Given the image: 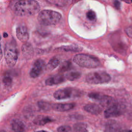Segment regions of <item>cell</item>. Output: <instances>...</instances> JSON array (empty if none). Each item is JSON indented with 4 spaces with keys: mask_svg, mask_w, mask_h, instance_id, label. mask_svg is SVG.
<instances>
[{
    "mask_svg": "<svg viewBox=\"0 0 132 132\" xmlns=\"http://www.w3.org/2000/svg\"><path fill=\"white\" fill-rule=\"evenodd\" d=\"M73 61L79 66L86 68H95L101 65L97 57L85 54L76 55L73 58Z\"/></svg>",
    "mask_w": 132,
    "mask_h": 132,
    "instance_id": "3957f363",
    "label": "cell"
},
{
    "mask_svg": "<svg viewBox=\"0 0 132 132\" xmlns=\"http://www.w3.org/2000/svg\"><path fill=\"white\" fill-rule=\"evenodd\" d=\"M11 126L12 130L15 132H23L25 130V125L24 123L18 120H13Z\"/></svg>",
    "mask_w": 132,
    "mask_h": 132,
    "instance_id": "5bb4252c",
    "label": "cell"
},
{
    "mask_svg": "<svg viewBox=\"0 0 132 132\" xmlns=\"http://www.w3.org/2000/svg\"><path fill=\"white\" fill-rule=\"evenodd\" d=\"M3 82L5 85L7 86H9L11 85L12 84V78L8 76H5L3 79Z\"/></svg>",
    "mask_w": 132,
    "mask_h": 132,
    "instance_id": "484cf974",
    "label": "cell"
},
{
    "mask_svg": "<svg viewBox=\"0 0 132 132\" xmlns=\"http://www.w3.org/2000/svg\"><path fill=\"white\" fill-rule=\"evenodd\" d=\"M81 94L79 90L76 89L67 87L60 89L54 93V97L57 100H65L79 96Z\"/></svg>",
    "mask_w": 132,
    "mask_h": 132,
    "instance_id": "8992f818",
    "label": "cell"
},
{
    "mask_svg": "<svg viewBox=\"0 0 132 132\" xmlns=\"http://www.w3.org/2000/svg\"><path fill=\"white\" fill-rule=\"evenodd\" d=\"M64 76L66 79L73 81L78 79L81 76V73L77 71H72L67 73Z\"/></svg>",
    "mask_w": 132,
    "mask_h": 132,
    "instance_id": "d6986e66",
    "label": "cell"
},
{
    "mask_svg": "<svg viewBox=\"0 0 132 132\" xmlns=\"http://www.w3.org/2000/svg\"><path fill=\"white\" fill-rule=\"evenodd\" d=\"M122 1H124V2L128 3V4H130L132 2V0H122Z\"/></svg>",
    "mask_w": 132,
    "mask_h": 132,
    "instance_id": "f1b7e54d",
    "label": "cell"
},
{
    "mask_svg": "<svg viewBox=\"0 0 132 132\" xmlns=\"http://www.w3.org/2000/svg\"><path fill=\"white\" fill-rule=\"evenodd\" d=\"M37 132H46V131H45L44 130H39V131H38Z\"/></svg>",
    "mask_w": 132,
    "mask_h": 132,
    "instance_id": "1f68e13d",
    "label": "cell"
},
{
    "mask_svg": "<svg viewBox=\"0 0 132 132\" xmlns=\"http://www.w3.org/2000/svg\"><path fill=\"white\" fill-rule=\"evenodd\" d=\"M8 36V34H7L6 32H4V33L3 34V37H4V38H7Z\"/></svg>",
    "mask_w": 132,
    "mask_h": 132,
    "instance_id": "4dcf8cb0",
    "label": "cell"
},
{
    "mask_svg": "<svg viewBox=\"0 0 132 132\" xmlns=\"http://www.w3.org/2000/svg\"><path fill=\"white\" fill-rule=\"evenodd\" d=\"M126 33L130 38H132V27H129L126 29Z\"/></svg>",
    "mask_w": 132,
    "mask_h": 132,
    "instance_id": "4316f807",
    "label": "cell"
},
{
    "mask_svg": "<svg viewBox=\"0 0 132 132\" xmlns=\"http://www.w3.org/2000/svg\"><path fill=\"white\" fill-rule=\"evenodd\" d=\"M54 1H56V0H54Z\"/></svg>",
    "mask_w": 132,
    "mask_h": 132,
    "instance_id": "836d02e7",
    "label": "cell"
},
{
    "mask_svg": "<svg viewBox=\"0 0 132 132\" xmlns=\"http://www.w3.org/2000/svg\"><path fill=\"white\" fill-rule=\"evenodd\" d=\"M72 132H88L87 125L82 122L76 123L73 126Z\"/></svg>",
    "mask_w": 132,
    "mask_h": 132,
    "instance_id": "e0dca14e",
    "label": "cell"
},
{
    "mask_svg": "<svg viewBox=\"0 0 132 132\" xmlns=\"http://www.w3.org/2000/svg\"><path fill=\"white\" fill-rule=\"evenodd\" d=\"M16 35L18 39L23 43H26L29 37L27 27L25 26H19L16 29Z\"/></svg>",
    "mask_w": 132,
    "mask_h": 132,
    "instance_id": "9c48e42d",
    "label": "cell"
},
{
    "mask_svg": "<svg viewBox=\"0 0 132 132\" xmlns=\"http://www.w3.org/2000/svg\"><path fill=\"white\" fill-rule=\"evenodd\" d=\"M65 79V76L62 75H56L47 78L45 80V84L48 86L58 85L64 81Z\"/></svg>",
    "mask_w": 132,
    "mask_h": 132,
    "instance_id": "7c38bea8",
    "label": "cell"
},
{
    "mask_svg": "<svg viewBox=\"0 0 132 132\" xmlns=\"http://www.w3.org/2000/svg\"><path fill=\"white\" fill-rule=\"evenodd\" d=\"M18 50L15 41L12 39L6 44L4 56L7 65L10 67L15 65L18 58Z\"/></svg>",
    "mask_w": 132,
    "mask_h": 132,
    "instance_id": "277c9868",
    "label": "cell"
},
{
    "mask_svg": "<svg viewBox=\"0 0 132 132\" xmlns=\"http://www.w3.org/2000/svg\"><path fill=\"white\" fill-rule=\"evenodd\" d=\"M71 127L68 125H62L57 128L58 132H71Z\"/></svg>",
    "mask_w": 132,
    "mask_h": 132,
    "instance_id": "cb8c5ba5",
    "label": "cell"
},
{
    "mask_svg": "<svg viewBox=\"0 0 132 132\" xmlns=\"http://www.w3.org/2000/svg\"><path fill=\"white\" fill-rule=\"evenodd\" d=\"M61 18V15L60 13L52 10H43L40 12L38 16L39 22L45 26L56 25Z\"/></svg>",
    "mask_w": 132,
    "mask_h": 132,
    "instance_id": "7a4b0ae2",
    "label": "cell"
},
{
    "mask_svg": "<svg viewBox=\"0 0 132 132\" xmlns=\"http://www.w3.org/2000/svg\"><path fill=\"white\" fill-rule=\"evenodd\" d=\"M71 67V63L69 61L64 62L60 67L59 71L60 72H64L70 70Z\"/></svg>",
    "mask_w": 132,
    "mask_h": 132,
    "instance_id": "44dd1931",
    "label": "cell"
},
{
    "mask_svg": "<svg viewBox=\"0 0 132 132\" xmlns=\"http://www.w3.org/2000/svg\"><path fill=\"white\" fill-rule=\"evenodd\" d=\"M60 63V60L57 57H53L50 60L46 65V69L48 71H52L58 67Z\"/></svg>",
    "mask_w": 132,
    "mask_h": 132,
    "instance_id": "ac0fdd59",
    "label": "cell"
},
{
    "mask_svg": "<svg viewBox=\"0 0 132 132\" xmlns=\"http://www.w3.org/2000/svg\"><path fill=\"white\" fill-rule=\"evenodd\" d=\"M0 41H1V36H0Z\"/></svg>",
    "mask_w": 132,
    "mask_h": 132,
    "instance_id": "d6a6232c",
    "label": "cell"
},
{
    "mask_svg": "<svg viewBox=\"0 0 132 132\" xmlns=\"http://www.w3.org/2000/svg\"><path fill=\"white\" fill-rule=\"evenodd\" d=\"M22 52L26 59H31L34 55V50L32 45L29 43H24L22 46Z\"/></svg>",
    "mask_w": 132,
    "mask_h": 132,
    "instance_id": "8fae6325",
    "label": "cell"
},
{
    "mask_svg": "<svg viewBox=\"0 0 132 132\" xmlns=\"http://www.w3.org/2000/svg\"><path fill=\"white\" fill-rule=\"evenodd\" d=\"M38 105L39 108L43 110H48L52 109V105L46 102L40 101L38 103Z\"/></svg>",
    "mask_w": 132,
    "mask_h": 132,
    "instance_id": "ffe728a7",
    "label": "cell"
},
{
    "mask_svg": "<svg viewBox=\"0 0 132 132\" xmlns=\"http://www.w3.org/2000/svg\"><path fill=\"white\" fill-rule=\"evenodd\" d=\"M103 95V94H102L101 93L98 92H91L88 94V97L92 100L98 101L100 102L102 98Z\"/></svg>",
    "mask_w": 132,
    "mask_h": 132,
    "instance_id": "603a6c76",
    "label": "cell"
},
{
    "mask_svg": "<svg viewBox=\"0 0 132 132\" xmlns=\"http://www.w3.org/2000/svg\"><path fill=\"white\" fill-rule=\"evenodd\" d=\"M119 132H132V129H130V130H121Z\"/></svg>",
    "mask_w": 132,
    "mask_h": 132,
    "instance_id": "f546056e",
    "label": "cell"
},
{
    "mask_svg": "<svg viewBox=\"0 0 132 132\" xmlns=\"http://www.w3.org/2000/svg\"><path fill=\"white\" fill-rule=\"evenodd\" d=\"M117 125L116 123L113 122L110 123L109 122L107 124V126L105 128L106 132H116L117 130Z\"/></svg>",
    "mask_w": 132,
    "mask_h": 132,
    "instance_id": "7402d4cb",
    "label": "cell"
},
{
    "mask_svg": "<svg viewBox=\"0 0 132 132\" xmlns=\"http://www.w3.org/2000/svg\"><path fill=\"white\" fill-rule=\"evenodd\" d=\"M46 65L43 60L41 59L36 60L30 70L29 73L30 76L32 78H36L39 76L46 69Z\"/></svg>",
    "mask_w": 132,
    "mask_h": 132,
    "instance_id": "52a82bcc",
    "label": "cell"
},
{
    "mask_svg": "<svg viewBox=\"0 0 132 132\" xmlns=\"http://www.w3.org/2000/svg\"><path fill=\"white\" fill-rule=\"evenodd\" d=\"M113 4L114 7L117 9H120V7H121V3L120 2L118 1V0H115L113 2Z\"/></svg>",
    "mask_w": 132,
    "mask_h": 132,
    "instance_id": "83f0119b",
    "label": "cell"
},
{
    "mask_svg": "<svg viewBox=\"0 0 132 132\" xmlns=\"http://www.w3.org/2000/svg\"><path fill=\"white\" fill-rule=\"evenodd\" d=\"M75 105L73 103H56L52 104V109L57 111L63 112L72 109Z\"/></svg>",
    "mask_w": 132,
    "mask_h": 132,
    "instance_id": "30bf717a",
    "label": "cell"
},
{
    "mask_svg": "<svg viewBox=\"0 0 132 132\" xmlns=\"http://www.w3.org/2000/svg\"><path fill=\"white\" fill-rule=\"evenodd\" d=\"M53 121L50 117L44 116H38L34 120L33 122L35 124L38 125H43L46 123L51 122Z\"/></svg>",
    "mask_w": 132,
    "mask_h": 132,
    "instance_id": "9a60e30c",
    "label": "cell"
},
{
    "mask_svg": "<svg viewBox=\"0 0 132 132\" xmlns=\"http://www.w3.org/2000/svg\"><path fill=\"white\" fill-rule=\"evenodd\" d=\"M86 16L90 21H93L96 18V14L93 10H89L86 13Z\"/></svg>",
    "mask_w": 132,
    "mask_h": 132,
    "instance_id": "d4e9b609",
    "label": "cell"
},
{
    "mask_svg": "<svg viewBox=\"0 0 132 132\" xmlns=\"http://www.w3.org/2000/svg\"><path fill=\"white\" fill-rule=\"evenodd\" d=\"M111 79L109 74L104 71H96L88 74L86 77V81L90 84H101L107 83Z\"/></svg>",
    "mask_w": 132,
    "mask_h": 132,
    "instance_id": "5b68a950",
    "label": "cell"
},
{
    "mask_svg": "<svg viewBox=\"0 0 132 132\" xmlns=\"http://www.w3.org/2000/svg\"><path fill=\"white\" fill-rule=\"evenodd\" d=\"M84 109L87 112L94 115L99 114L102 111V108L98 105L96 104H88L86 105Z\"/></svg>",
    "mask_w": 132,
    "mask_h": 132,
    "instance_id": "4fadbf2b",
    "label": "cell"
},
{
    "mask_svg": "<svg viewBox=\"0 0 132 132\" xmlns=\"http://www.w3.org/2000/svg\"><path fill=\"white\" fill-rule=\"evenodd\" d=\"M40 5L35 0H20L14 5V10L16 15L20 16H29L37 13Z\"/></svg>",
    "mask_w": 132,
    "mask_h": 132,
    "instance_id": "6da1fadb",
    "label": "cell"
},
{
    "mask_svg": "<svg viewBox=\"0 0 132 132\" xmlns=\"http://www.w3.org/2000/svg\"><path fill=\"white\" fill-rule=\"evenodd\" d=\"M56 50H60L63 51L65 52H80L82 50V48L78 45H70L67 46H63L60 47H58L56 49Z\"/></svg>",
    "mask_w": 132,
    "mask_h": 132,
    "instance_id": "2e32d148",
    "label": "cell"
},
{
    "mask_svg": "<svg viewBox=\"0 0 132 132\" xmlns=\"http://www.w3.org/2000/svg\"><path fill=\"white\" fill-rule=\"evenodd\" d=\"M124 112V107L116 103L107 107L104 111V117L105 118H110L117 117L121 116Z\"/></svg>",
    "mask_w": 132,
    "mask_h": 132,
    "instance_id": "ba28073f",
    "label": "cell"
}]
</instances>
